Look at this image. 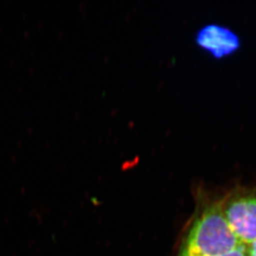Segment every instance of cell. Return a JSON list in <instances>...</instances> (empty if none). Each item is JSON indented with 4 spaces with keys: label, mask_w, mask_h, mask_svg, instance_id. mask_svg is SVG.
Wrapping results in <instances>:
<instances>
[{
    "label": "cell",
    "mask_w": 256,
    "mask_h": 256,
    "mask_svg": "<svg viewBox=\"0 0 256 256\" xmlns=\"http://www.w3.org/2000/svg\"><path fill=\"white\" fill-rule=\"evenodd\" d=\"M220 200L226 220L242 244L256 240V186L238 188Z\"/></svg>",
    "instance_id": "cell-2"
},
{
    "label": "cell",
    "mask_w": 256,
    "mask_h": 256,
    "mask_svg": "<svg viewBox=\"0 0 256 256\" xmlns=\"http://www.w3.org/2000/svg\"><path fill=\"white\" fill-rule=\"evenodd\" d=\"M247 256H256V240L247 246Z\"/></svg>",
    "instance_id": "cell-5"
},
{
    "label": "cell",
    "mask_w": 256,
    "mask_h": 256,
    "mask_svg": "<svg viewBox=\"0 0 256 256\" xmlns=\"http://www.w3.org/2000/svg\"><path fill=\"white\" fill-rule=\"evenodd\" d=\"M196 44L216 59L226 58L239 50L240 39L236 32L222 25L208 24L198 32Z\"/></svg>",
    "instance_id": "cell-3"
},
{
    "label": "cell",
    "mask_w": 256,
    "mask_h": 256,
    "mask_svg": "<svg viewBox=\"0 0 256 256\" xmlns=\"http://www.w3.org/2000/svg\"><path fill=\"white\" fill-rule=\"evenodd\" d=\"M222 256H247V246H242L240 249L234 250V252L229 253L228 254H224Z\"/></svg>",
    "instance_id": "cell-4"
},
{
    "label": "cell",
    "mask_w": 256,
    "mask_h": 256,
    "mask_svg": "<svg viewBox=\"0 0 256 256\" xmlns=\"http://www.w3.org/2000/svg\"><path fill=\"white\" fill-rule=\"evenodd\" d=\"M242 246L226 220L219 200L208 205L194 220L178 256H222Z\"/></svg>",
    "instance_id": "cell-1"
}]
</instances>
